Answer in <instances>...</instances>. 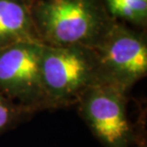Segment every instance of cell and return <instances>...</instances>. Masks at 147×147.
I'll list each match as a JSON object with an SVG mask.
<instances>
[{
  "instance_id": "cell-2",
  "label": "cell",
  "mask_w": 147,
  "mask_h": 147,
  "mask_svg": "<svg viewBox=\"0 0 147 147\" xmlns=\"http://www.w3.org/2000/svg\"><path fill=\"white\" fill-rule=\"evenodd\" d=\"M100 80L98 58L92 48L44 44L41 81L49 108L76 104L91 86Z\"/></svg>"
},
{
  "instance_id": "cell-6",
  "label": "cell",
  "mask_w": 147,
  "mask_h": 147,
  "mask_svg": "<svg viewBox=\"0 0 147 147\" xmlns=\"http://www.w3.org/2000/svg\"><path fill=\"white\" fill-rule=\"evenodd\" d=\"M24 40H39L28 0H0V49Z\"/></svg>"
},
{
  "instance_id": "cell-1",
  "label": "cell",
  "mask_w": 147,
  "mask_h": 147,
  "mask_svg": "<svg viewBox=\"0 0 147 147\" xmlns=\"http://www.w3.org/2000/svg\"><path fill=\"white\" fill-rule=\"evenodd\" d=\"M30 7L38 38L52 46L93 48L115 21L101 0H34Z\"/></svg>"
},
{
  "instance_id": "cell-5",
  "label": "cell",
  "mask_w": 147,
  "mask_h": 147,
  "mask_svg": "<svg viewBox=\"0 0 147 147\" xmlns=\"http://www.w3.org/2000/svg\"><path fill=\"white\" fill-rule=\"evenodd\" d=\"M125 89L100 80L76 103L82 119L104 147H129L132 130L126 114Z\"/></svg>"
},
{
  "instance_id": "cell-3",
  "label": "cell",
  "mask_w": 147,
  "mask_h": 147,
  "mask_svg": "<svg viewBox=\"0 0 147 147\" xmlns=\"http://www.w3.org/2000/svg\"><path fill=\"white\" fill-rule=\"evenodd\" d=\"M43 46L24 40L0 49V93L28 113L49 108L41 81Z\"/></svg>"
},
{
  "instance_id": "cell-4",
  "label": "cell",
  "mask_w": 147,
  "mask_h": 147,
  "mask_svg": "<svg viewBox=\"0 0 147 147\" xmlns=\"http://www.w3.org/2000/svg\"><path fill=\"white\" fill-rule=\"evenodd\" d=\"M102 80L128 91L147 73V44L142 34L114 21L92 48Z\"/></svg>"
},
{
  "instance_id": "cell-9",
  "label": "cell",
  "mask_w": 147,
  "mask_h": 147,
  "mask_svg": "<svg viewBox=\"0 0 147 147\" xmlns=\"http://www.w3.org/2000/svg\"><path fill=\"white\" fill-rule=\"evenodd\" d=\"M33 1H34V0H33Z\"/></svg>"
},
{
  "instance_id": "cell-8",
  "label": "cell",
  "mask_w": 147,
  "mask_h": 147,
  "mask_svg": "<svg viewBox=\"0 0 147 147\" xmlns=\"http://www.w3.org/2000/svg\"><path fill=\"white\" fill-rule=\"evenodd\" d=\"M28 112L8 99L0 93V134L8 131Z\"/></svg>"
},
{
  "instance_id": "cell-7",
  "label": "cell",
  "mask_w": 147,
  "mask_h": 147,
  "mask_svg": "<svg viewBox=\"0 0 147 147\" xmlns=\"http://www.w3.org/2000/svg\"><path fill=\"white\" fill-rule=\"evenodd\" d=\"M112 18H119L137 26L146 25L147 0H103Z\"/></svg>"
}]
</instances>
